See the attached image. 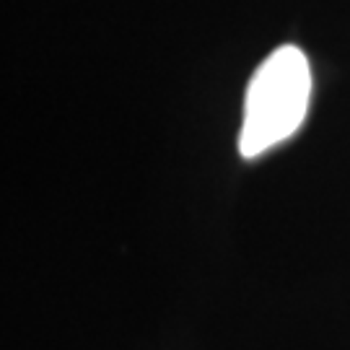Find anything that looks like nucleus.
I'll use <instances>...</instances> for the list:
<instances>
[{"label": "nucleus", "instance_id": "obj_1", "mask_svg": "<svg viewBox=\"0 0 350 350\" xmlns=\"http://www.w3.org/2000/svg\"><path fill=\"white\" fill-rule=\"evenodd\" d=\"M312 96V70L306 55L293 47H278L265 60L247 88L239 150L257 159L288 140L301 127Z\"/></svg>", "mask_w": 350, "mask_h": 350}]
</instances>
